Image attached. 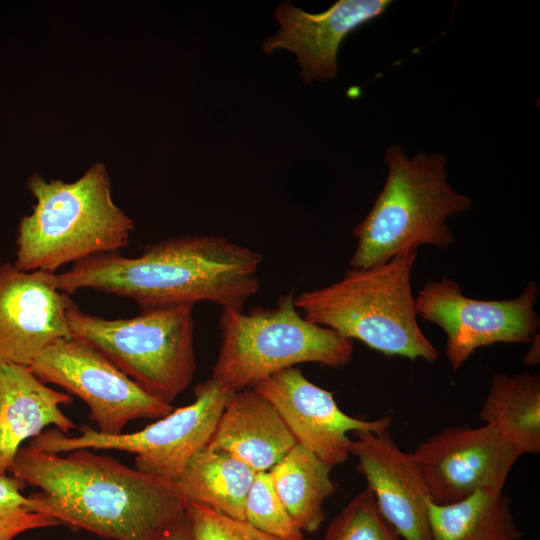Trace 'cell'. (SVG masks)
Instances as JSON below:
<instances>
[{
  "label": "cell",
  "mask_w": 540,
  "mask_h": 540,
  "mask_svg": "<svg viewBox=\"0 0 540 540\" xmlns=\"http://www.w3.org/2000/svg\"><path fill=\"white\" fill-rule=\"evenodd\" d=\"M8 473L39 489L28 496L32 510L105 539L156 540L188 504L175 482L90 449L49 453L26 444Z\"/></svg>",
  "instance_id": "6da1fadb"
},
{
  "label": "cell",
  "mask_w": 540,
  "mask_h": 540,
  "mask_svg": "<svg viewBox=\"0 0 540 540\" xmlns=\"http://www.w3.org/2000/svg\"><path fill=\"white\" fill-rule=\"evenodd\" d=\"M263 256L214 235H183L146 246L138 257L99 253L56 274L66 294L81 289L125 297L141 308L211 302L243 311L260 289Z\"/></svg>",
  "instance_id": "7a4b0ae2"
},
{
  "label": "cell",
  "mask_w": 540,
  "mask_h": 540,
  "mask_svg": "<svg viewBox=\"0 0 540 540\" xmlns=\"http://www.w3.org/2000/svg\"><path fill=\"white\" fill-rule=\"evenodd\" d=\"M27 188L35 204L19 222L16 268L55 273L69 263L128 245L133 220L114 203L102 163L73 182L34 173Z\"/></svg>",
  "instance_id": "3957f363"
},
{
  "label": "cell",
  "mask_w": 540,
  "mask_h": 540,
  "mask_svg": "<svg viewBox=\"0 0 540 540\" xmlns=\"http://www.w3.org/2000/svg\"><path fill=\"white\" fill-rule=\"evenodd\" d=\"M446 159L440 152L408 156L399 144L385 148L386 181L352 232L357 246L350 268L385 263L422 245L448 248L454 242L447 220L466 212L472 200L448 182Z\"/></svg>",
  "instance_id": "277c9868"
},
{
  "label": "cell",
  "mask_w": 540,
  "mask_h": 540,
  "mask_svg": "<svg viewBox=\"0 0 540 540\" xmlns=\"http://www.w3.org/2000/svg\"><path fill=\"white\" fill-rule=\"evenodd\" d=\"M417 250L385 263L350 268L330 285L301 292L295 305L309 321L387 356L434 363L438 351L417 322L411 273Z\"/></svg>",
  "instance_id": "5b68a950"
},
{
  "label": "cell",
  "mask_w": 540,
  "mask_h": 540,
  "mask_svg": "<svg viewBox=\"0 0 540 540\" xmlns=\"http://www.w3.org/2000/svg\"><path fill=\"white\" fill-rule=\"evenodd\" d=\"M218 324L221 344L211 378L231 391L252 388L297 364L342 367L352 360L353 341L307 320L293 292L280 295L271 308L222 309Z\"/></svg>",
  "instance_id": "8992f818"
},
{
  "label": "cell",
  "mask_w": 540,
  "mask_h": 540,
  "mask_svg": "<svg viewBox=\"0 0 540 540\" xmlns=\"http://www.w3.org/2000/svg\"><path fill=\"white\" fill-rule=\"evenodd\" d=\"M191 304L141 308L130 318L107 319L68 311L72 335L85 340L154 398L172 402L190 385L196 368Z\"/></svg>",
  "instance_id": "52a82bcc"
},
{
  "label": "cell",
  "mask_w": 540,
  "mask_h": 540,
  "mask_svg": "<svg viewBox=\"0 0 540 540\" xmlns=\"http://www.w3.org/2000/svg\"><path fill=\"white\" fill-rule=\"evenodd\" d=\"M233 392L210 378L195 386L192 403L173 409L141 430L108 435L84 425L80 434L72 437L54 427L27 444L49 453L125 451L135 455L137 470L176 483L192 456L208 444Z\"/></svg>",
  "instance_id": "ba28073f"
},
{
  "label": "cell",
  "mask_w": 540,
  "mask_h": 540,
  "mask_svg": "<svg viewBox=\"0 0 540 540\" xmlns=\"http://www.w3.org/2000/svg\"><path fill=\"white\" fill-rule=\"evenodd\" d=\"M46 384L81 399L97 431L114 435L137 419H159L173 406L145 392L94 346L71 336L47 346L29 365Z\"/></svg>",
  "instance_id": "9c48e42d"
},
{
  "label": "cell",
  "mask_w": 540,
  "mask_h": 540,
  "mask_svg": "<svg viewBox=\"0 0 540 540\" xmlns=\"http://www.w3.org/2000/svg\"><path fill=\"white\" fill-rule=\"evenodd\" d=\"M538 296V285L529 282L513 299L478 300L465 296L456 281L442 278L422 286L415 308L417 316L445 332V353L457 371L479 347L531 342L540 327Z\"/></svg>",
  "instance_id": "30bf717a"
},
{
  "label": "cell",
  "mask_w": 540,
  "mask_h": 540,
  "mask_svg": "<svg viewBox=\"0 0 540 540\" xmlns=\"http://www.w3.org/2000/svg\"><path fill=\"white\" fill-rule=\"evenodd\" d=\"M432 503L458 502L477 490L503 491L521 456L490 424L453 426L422 441L412 453Z\"/></svg>",
  "instance_id": "8fae6325"
},
{
  "label": "cell",
  "mask_w": 540,
  "mask_h": 540,
  "mask_svg": "<svg viewBox=\"0 0 540 540\" xmlns=\"http://www.w3.org/2000/svg\"><path fill=\"white\" fill-rule=\"evenodd\" d=\"M278 411L297 443L334 467L350 455L348 433L389 429V415L364 420L344 413L333 393L309 381L298 368H287L252 387Z\"/></svg>",
  "instance_id": "7c38bea8"
},
{
  "label": "cell",
  "mask_w": 540,
  "mask_h": 540,
  "mask_svg": "<svg viewBox=\"0 0 540 540\" xmlns=\"http://www.w3.org/2000/svg\"><path fill=\"white\" fill-rule=\"evenodd\" d=\"M73 300L56 273L0 266V358L29 366L50 344L73 336L68 311Z\"/></svg>",
  "instance_id": "4fadbf2b"
},
{
  "label": "cell",
  "mask_w": 540,
  "mask_h": 540,
  "mask_svg": "<svg viewBox=\"0 0 540 540\" xmlns=\"http://www.w3.org/2000/svg\"><path fill=\"white\" fill-rule=\"evenodd\" d=\"M350 454L372 490L377 506L402 540H430L429 494L412 453L401 450L388 429L353 431Z\"/></svg>",
  "instance_id": "5bb4252c"
},
{
  "label": "cell",
  "mask_w": 540,
  "mask_h": 540,
  "mask_svg": "<svg viewBox=\"0 0 540 540\" xmlns=\"http://www.w3.org/2000/svg\"><path fill=\"white\" fill-rule=\"evenodd\" d=\"M390 0H339L320 13H309L290 2L280 3L274 12L279 25L276 34L263 41L262 50L294 53L300 76L307 84L336 77L338 51L343 40L359 26L386 12Z\"/></svg>",
  "instance_id": "9a60e30c"
},
{
  "label": "cell",
  "mask_w": 540,
  "mask_h": 540,
  "mask_svg": "<svg viewBox=\"0 0 540 540\" xmlns=\"http://www.w3.org/2000/svg\"><path fill=\"white\" fill-rule=\"evenodd\" d=\"M72 396L41 381L29 366L0 358V475L9 472L23 443L54 425L62 433L77 425L62 410Z\"/></svg>",
  "instance_id": "2e32d148"
},
{
  "label": "cell",
  "mask_w": 540,
  "mask_h": 540,
  "mask_svg": "<svg viewBox=\"0 0 540 540\" xmlns=\"http://www.w3.org/2000/svg\"><path fill=\"white\" fill-rule=\"evenodd\" d=\"M296 444L275 407L253 388H245L233 392L207 445L263 472Z\"/></svg>",
  "instance_id": "e0dca14e"
},
{
  "label": "cell",
  "mask_w": 540,
  "mask_h": 540,
  "mask_svg": "<svg viewBox=\"0 0 540 540\" xmlns=\"http://www.w3.org/2000/svg\"><path fill=\"white\" fill-rule=\"evenodd\" d=\"M478 418L496 427L520 455L539 454V374L494 373Z\"/></svg>",
  "instance_id": "ac0fdd59"
},
{
  "label": "cell",
  "mask_w": 540,
  "mask_h": 540,
  "mask_svg": "<svg viewBox=\"0 0 540 540\" xmlns=\"http://www.w3.org/2000/svg\"><path fill=\"white\" fill-rule=\"evenodd\" d=\"M256 473L233 455L205 445L188 461L176 484L189 502L245 520V501Z\"/></svg>",
  "instance_id": "d6986e66"
},
{
  "label": "cell",
  "mask_w": 540,
  "mask_h": 540,
  "mask_svg": "<svg viewBox=\"0 0 540 540\" xmlns=\"http://www.w3.org/2000/svg\"><path fill=\"white\" fill-rule=\"evenodd\" d=\"M430 540H519L503 491L480 489L451 504L428 503Z\"/></svg>",
  "instance_id": "ffe728a7"
},
{
  "label": "cell",
  "mask_w": 540,
  "mask_h": 540,
  "mask_svg": "<svg viewBox=\"0 0 540 540\" xmlns=\"http://www.w3.org/2000/svg\"><path fill=\"white\" fill-rule=\"evenodd\" d=\"M332 468L297 443L269 470L276 493L303 533L317 531L325 520L323 503L336 490Z\"/></svg>",
  "instance_id": "44dd1931"
},
{
  "label": "cell",
  "mask_w": 540,
  "mask_h": 540,
  "mask_svg": "<svg viewBox=\"0 0 540 540\" xmlns=\"http://www.w3.org/2000/svg\"><path fill=\"white\" fill-rule=\"evenodd\" d=\"M323 540H402L367 486L332 519Z\"/></svg>",
  "instance_id": "7402d4cb"
},
{
  "label": "cell",
  "mask_w": 540,
  "mask_h": 540,
  "mask_svg": "<svg viewBox=\"0 0 540 540\" xmlns=\"http://www.w3.org/2000/svg\"><path fill=\"white\" fill-rule=\"evenodd\" d=\"M245 521L278 538L299 540L305 537L276 493L269 471L255 475L245 501Z\"/></svg>",
  "instance_id": "603a6c76"
},
{
  "label": "cell",
  "mask_w": 540,
  "mask_h": 540,
  "mask_svg": "<svg viewBox=\"0 0 540 540\" xmlns=\"http://www.w3.org/2000/svg\"><path fill=\"white\" fill-rule=\"evenodd\" d=\"M27 485L11 474L0 475V540H14L18 535L59 525L54 518L31 509Z\"/></svg>",
  "instance_id": "cb8c5ba5"
},
{
  "label": "cell",
  "mask_w": 540,
  "mask_h": 540,
  "mask_svg": "<svg viewBox=\"0 0 540 540\" xmlns=\"http://www.w3.org/2000/svg\"><path fill=\"white\" fill-rule=\"evenodd\" d=\"M186 514L194 540H288L195 502L188 501ZM299 540L312 539L303 537Z\"/></svg>",
  "instance_id": "d4e9b609"
},
{
  "label": "cell",
  "mask_w": 540,
  "mask_h": 540,
  "mask_svg": "<svg viewBox=\"0 0 540 540\" xmlns=\"http://www.w3.org/2000/svg\"><path fill=\"white\" fill-rule=\"evenodd\" d=\"M156 540H194L187 514L170 525Z\"/></svg>",
  "instance_id": "484cf974"
}]
</instances>
